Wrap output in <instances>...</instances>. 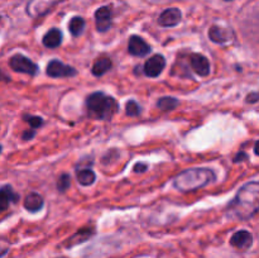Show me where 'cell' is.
I'll use <instances>...</instances> for the list:
<instances>
[{
  "label": "cell",
  "instance_id": "6da1fadb",
  "mask_svg": "<svg viewBox=\"0 0 259 258\" xmlns=\"http://www.w3.org/2000/svg\"><path fill=\"white\" fill-rule=\"evenodd\" d=\"M259 211V181L248 182L239 189L229 202L227 212L230 218L239 220L252 219Z\"/></svg>",
  "mask_w": 259,
  "mask_h": 258
},
{
  "label": "cell",
  "instance_id": "f546056e",
  "mask_svg": "<svg viewBox=\"0 0 259 258\" xmlns=\"http://www.w3.org/2000/svg\"><path fill=\"white\" fill-rule=\"evenodd\" d=\"M224 2H232V0H224Z\"/></svg>",
  "mask_w": 259,
  "mask_h": 258
},
{
  "label": "cell",
  "instance_id": "f1b7e54d",
  "mask_svg": "<svg viewBox=\"0 0 259 258\" xmlns=\"http://www.w3.org/2000/svg\"><path fill=\"white\" fill-rule=\"evenodd\" d=\"M254 152H255V154H257V156H259V141L255 142V144H254Z\"/></svg>",
  "mask_w": 259,
  "mask_h": 258
},
{
  "label": "cell",
  "instance_id": "d6986e66",
  "mask_svg": "<svg viewBox=\"0 0 259 258\" xmlns=\"http://www.w3.org/2000/svg\"><path fill=\"white\" fill-rule=\"evenodd\" d=\"M95 172L90 168L81 169V171H77V181L80 182L83 186H90L95 182Z\"/></svg>",
  "mask_w": 259,
  "mask_h": 258
},
{
  "label": "cell",
  "instance_id": "4dcf8cb0",
  "mask_svg": "<svg viewBox=\"0 0 259 258\" xmlns=\"http://www.w3.org/2000/svg\"><path fill=\"white\" fill-rule=\"evenodd\" d=\"M62 258H65V257H62Z\"/></svg>",
  "mask_w": 259,
  "mask_h": 258
},
{
  "label": "cell",
  "instance_id": "5b68a950",
  "mask_svg": "<svg viewBox=\"0 0 259 258\" xmlns=\"http://www.w3.org/2000/svg\"><path fill=\"white\" fill-rule=\"evenodd\" d=\"M61 0H29L27 4V14L32 18H39L53 9Z\"/></svg>",
  "mask_w": 259,
  "mask_h": 258
},
{
  "label": "cell",
  "instance_id": "484cf974",
  "mask_svg": "<svg viewBox=\"0 0 259 258\" xmlns=\"http://www.w3.org/2000/svg\"><path fill=\"white\" fill-rule=\"evenodd\" d=\"M248 103H257L259 101V93H252L247 96Z\"/></svg>",
  "mask_w": 259,
  "mask_h": 258
},
{
  "label": "cell",
  "instance_id": "ba28073f",
  "mask_svg": "<svg viewBox=\"0 0 259 258\" xmlns=\"http://www.w3.org/2000/svg\"><path fill=\"white\" fill-rule=\"evenodd\" d=\"M129 53L136 57H144L151 53V46L139 35H132L128 43Z\"/></svg>",
  "mask_w": 259,
  "mask_h": 258
},
{
  "label": "cell",
  "instance_id": "9a60e30c",
  "mask_svg": "<svg viewBox=\"0 0 259 258\" xmlns=\"http://www.w3.org/2000/svg\"><path fill=\"white\" fill-rule=\"evenodd\" d=\"M62 43V33L57 28L48 30L43 37V45L47 48H56Z\"/></svg>",
  "mask_w": 259,
  "mask_h": 258
},
{
  "label": "cell",
  "instance_id": "83f0119b",
  "mask_svg": "<svg viewBox=\"0 0 259 258\" xmlns=\"http://www.w3.org/2000/svg\"><path fill=\"white\" fill-rule=\"evenodd\" d=\"M247 158H248L247 153H244V152H240V153H238L237 156H235V158H234V162L244 161V159H247Z\"/></svg>",
  "mask_w": 259,
  "mask_h": 258
},
{
  "label": "cell",
  "instance_id": "4316f807",
  "mask_svg": "<svg viewBox=\"0 0 259 258\" xmlns=\"http://www.w3.org/2000/svg\"><path fill=\"white\" fill-rule=\"evenodd\" d=\"M147 167H148V166H147L146 163H137L136 166H134V171H136V172H141V171L143 172V171H146Z\"/></svg>",
  "mask_w": 259,
  "mask_h": 258
},
{
  "label": "cell",
  "instance_id": "ffe728a7",
  "mask_svg": "<svg viewBox=\"0 0 259 258\" xmlns=\"http://www.w3.org/2000/svg\"><path fill=\"white\" fill-rule=\"evenodd\" d=\"M85 28V19L81 17H73L68 23V29L73 37H78Z\"/></svg>",
  "mask_w": 259,
  "mask_h": 258
},
{
  "label": "cell",
  "instance_id": "3957f363",
  "mask_svg": "<svg viewBox=\"0 0 259 258\" xmlns=\"http://www.w3.org/2000/svg\"><path fill=\"white\" fill-rule=\"evenodd\" d=\"M86 108L90 118L99 119V120H109L113 118L119 110V104L111 96L106 94L94 93L86 99Z\"/></svg>",
  "mask_w": 259,
  "mask_h": 258
},
{
  "label": "cell",
  "instance_id": "5bb4252c",
  "mask_svg": "<svg viewBox=\"0 0 259 258\" xmlns=\"http://www.w3.org/2000/svg\"><path fill=\"white\" fill-rule=\"evenodd\" d=\"M18 199H19V196L15 194L14 190L12 189V186L4 185V186L2 187V190H0V202H2L3 211L7 210L8 205H9L10 202H17Z\"/></svg>",
  "mask_w": 259,
  "mask_h": 258
},
{
  "label": "cell",
  "instance_id": "52a82bcc",
  "mask_svg": "<svg viewBox=\"0 0 259 258\" xmlns=\"http://www.w3.org/2000/svg\"><path fill=\"white\" fill-rule=\"evenodd\" d=\"M164 66H166V60H164L163 56L154 55L144 63V73L148 77H157V76H159L162 73Z\"/></svg>",
  "mask_w": 259,
  "mask_h": 258
},
{
  "label": "cell",
  "instance_id": "8992f818",
  "mask_svg": "<svg viewBox=\"0 0 259 258\" xmlns=\"http://www.w3.org/2000/svg\"><path fill=\"white\" fill-rule=\"evenodd\" d=\"M46 71H47V75L53 78L72 77V76L77 75V71L72 66L65 65V63L58 60L51 61L47 65V70Z\"/></svg>",
  "mask_w": 259,
  "mask_h": 258
},
{
  "label": "cell",
  "instance_id": "9c48e42d",
  "mask_svg": "<svg viewBox=\"0 0 259 258\" xmlns=\"http://www.w3.org/2000/svg\"><path fill=\"white\" fill-rule=\"evenodd\" d=\"M182 19V13L179 8H168L163 10L158 18V24L162 27H175Z\"/></svg>",
  "mask_w": 259,
  "mask_h": 258
},
{
  "label": "cell",
  "instance_id": "7a4b0ae2",
  "mask_svg": "<svg viewBox=\"0 0 259 258\" xmlns=\"http://www.w3.org/2000/svg\"><path fill=\"white\" fill-rule=\"evenodd\" d=\"M217 175L210 168H189L177 175L174 180V186L184 192L202 189L215 181Z\"/></svg>",
  "mask_w": 259,
  "mask_h": 258
},
{
  "label": "cell",
  "instance_id": "7402d4cb",
  "mask_svg": "<svg viewBox=\"0 0 259 258\" xmlns=\"http://www.w3.org/2000/svg\"><path fill=\"white\" fill-rule=\"evenodd\" d=\"M142 108L136 100H129L125 105V113L128 116H138L141 114Z\"/></svg>",
  "mask_w": 259,
  "mask_h": 258
},
{
  "label": "cell",
  "instance_id": "277c9868",
  "mask_svg": "<svg viewBox=\"0 0 259 258\" xmlns=\"http://www.w3.org/2000/svg\"><path fill=\"white\" fill-rule=\"evenodd\" d=\"M9 66L13 71L20 73H27V75L34 76L38 72V66L23 55H14L9 60Z\"/></svg>",
  "mask_w": 259,
  "mask_h": 258
},
{
  "label": "cell",
  "instance_id": "2e32d148",
  "mask_svg": "<svg viewBox=\"0 0 259 258\" xmlns=\"http://www.w3.org/2000/svg\"><path fill=\"white\" fill-rule=\"evenodd\" d=\"M111 66H113V62H111L110 58L105 57V56H104V57H99L93 65L94 76L99 77V76L105 75V73L110 70Z\"/></svg>",
  "mask_w": 259,
  "mask_h": 258
},
{
  "label": "cell",
  "instance_id": "30bf717a",
  "mask_svg": "<svg viewBox=\"0 0 259 258\" xmlns=\"http://www.w3.org/2000/svg\"><path fill=\"white\" fill-rule=\"evenodd\" d=\"M96 29L99 32H106L111 27V10L109 7H100L95 12Z\"/></svg>",
  "mask_w": 259,
  "mask_h": 258
},
{
  "label": "cell",
  "instance_id": "e0dca14e",
  "mask_svg": "<svg viewBox=\"0 0 259 258\" xmlns=\"http://www.w3.org/2000/svg\"><path fill=\"white\" fill-rule=\"evenodd\" d=\"M209 38L212 42L222 45V43H227L230 39V33L223 28L218 27V25H212L209 29Z\"/></svg>",
  "mask_w": 259,
  "mask_h": 258
},
{
  "label": "cell",
  "instance_id": "d4e9b609",
  "mask_svg": "<svg viewBox=\"0 0 259 258\" xmlns=\"http://www.w3.org/2000/svg\"><path fill=\"white\" fill-rule=\"evenodd\" d=\"M34 136H35V129L34 128H30V129H28V131L23 132L22 138L24 139V141H29V139H32Z\"/></svg>",
  "mask_w": 259,
  "mask_h": 258
},
{
  "label": "cell",
  "instance_id": "cb8c5ba5",
  "mask_svg": "<svg viewBox=\"0 0 259 258\" xmlns=\"http://www.w3.org/2000/svg\"><path fill=\"white\" fill-rule=\"evenodd\" d=\"M24 120L27 121L30 125V128H39L43 124V119L40 116H34V115H24Z\"/></svg>",
  "mask_w": 259,
  "mask_h": 258
},
{
  "label": "cell",
  "instance_id": "ac0fdd59",
  "mask_svg": "<svg viewBox=\"0 0 259 258\" xmlns=\"http://www.w3.org/2000/svg\"><path fill=\"white\" fill-rule=\"evenodd\" d=\"M93 234H94V232L91 228H83V229H80L77 233H76V234H73L72 237L68 239V245H71V247H72V245L78 244V243L85 242V240H88Z\"/></svg>",
  "mask_w": 259,
  "mask_h": 258
},
{
  "label": "cell",
  "instance_id": "4fadbf2b",
  "mask_svg": "<svg viewBox=\"0 0 259 258\" xmlns=\"http://www.w3.org/2000/svg\"><path fill=\"white\" fill-rule=\"evenodd\" d=\"M43 197L40 195L32 192V194H28L24 199V207L30 212H37L39 211L43 207Z\"/></svg>",
  "mask_w": 259,
  "mask_h": 258
},
{
  "label": "cell",
  "instance_id": "7c38bea8",
  "mask_svg": "<svg viewBox=\"0 0 259 258\" xmlns=\"http://www.w3.org/2000/svg\"><path fill=\"white\" fill-rule=\"evenodd\" d=\"M191 66L194 68L195 72L199 76H207L210 73V62L205 56L200 55V53H192L191 55Z\"/></svg>",
  "mask_w": 259,
  "mask_h": 258
},
{
  "label": "cell",
  "instance_id": "603a6c76",
  "mask_svg": "<svg viewBox=\"0 0 259 258\" xmlns=\"http://www.w3.org/2000/svg\"><path fill=\"white\" fill-rule=\"evenodd\" d=\"M70 185H71L70 176H68L67 174L61 175L60 179H58V181H57V189L60 190V191L65 192L66 190H67L68 187H70Z\"/></svg>",
  "mask_w": 259,
  "mask_h": 258
},
{
  "label": "cell",
  "instance_id": "8fae6325",
  "mask_svg": "<svg viewBox=\"0 0 259 258\" xmlns=\"http://www.w3.org/2000/svg\"><path fill=\"white\" fill-rule=\"evenodd\" d=\"M230 244L240 250L249 249L250 245L253 244V235L247 230H239V232L233 234L232 239H230Z\"/></svg>",
  "mask_w": 259,
  "mask_h": 258
},
{
  "label": "cell",
  "instance_id": "44dd1931",
  "mask_svg": "<svg viewBox=\"0 0 259 258\" xmlns=\"http://www.w3.org/2000/svg\"><path fill=\"white\" fill-rule=\"evenodd\" d=\"M179 100L176 98H172V96H164L157 101V106L163 111L174 110L176 106H179Z\"/></svg>",
  "mask_w": 259,
  "mask_h": 258
}]
</instances>
